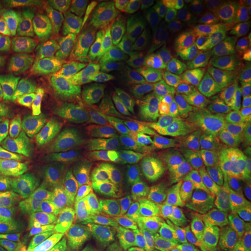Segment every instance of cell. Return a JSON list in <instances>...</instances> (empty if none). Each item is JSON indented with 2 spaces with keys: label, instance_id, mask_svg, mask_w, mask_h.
Listing matches in <instances>:
<instances>
[{
  "label": "cell",
  "instance_id": "21",
  "mask_svg": "<svg viewBox=\"0 0 251 251\" xmlns=\"http://www.w3.org/2000/svg\"><path fill=\"white\" fill-rule=\"evenodd\" d=\"M54 251H106L98 243L81 234H69L59 240Z\"/></svg>",
  "mask_w": 251,
  "mask_h": 251
},
{
  "label": "cell",
  "instance_id": "9",
  "mask_svg": "<svg viewBox=\"0 0 251 251\" xmlns=\"http://www.w3.org/2000/svg\"><path fill=\"white\" fill-rule=\"evenodd\" d=\"M249 205H251V188L233 181H214L194 188L179 211L159 224L201 234L226 224Z\"/></svg>",
  "mask_w": 251,
  "mask_h": 251
},
{
  "label": "cell",
  "instance_id": "24",
  "mask_svg": "<svg viewBox=\"0 0 251 251\" xmlns=\"http://www.w3.org/2000/svg\"><path fill=\"white\" fill-rule=\"evenodd\" d=\"M251 78V56L250 59H249V70H247V82H249V80Z\"/></svg>",
  "mask_w": 251,
  "mask_h": 251
},
{
  "label": "cell",
  "instance_id": "12",
  "mask_svg": "<svg viewBox=\"0 0 251 251\" xmlns=\"http://www.w3.org/2000/svg\"><path fill=\"white\" fill-rule=\"evenodd\" d=\"M9 9L13 17L25 24L59 20H116L128 11L126 3L116 0H17L10 1Z\"/></svg>",
  "mask_w": 251,
  "mask_h": 251
},
{
  "label": "cell",
  "instance_id": "14",
  "mask_svg": "<svg viewBox=\"0 0 251 251\" xmlns=\"http://www.w3.org/2000/svg\"><path fill=\"white\" fill-rule=\"evenodd\" d=\"M212 9L214 1L209 0H148L143 3V14L184 39L201 34Z\"/></svg>",
  "mask_w": 251,
  "mask_h": 251
},
{
  "label": "cell",
  "instance_id": "8",
  "mask_svg": "<svg viewBox=\"0 0 251 251\" xmlns=\"http://www.w3.org/2000/svg\"><path fill=\"white\" fill-rule=\"evenodd\" d=\"M179 147L175 128L162 117H153L127 128L109 140L108 179L163 171V163Z\"/></svg>",
  "mask_w": 251,
  "mask_h": 251
},
{
  "label": "cell",
  "instance_id": "4",
  "mask_svg": "<svg viewBox=\"0 0 251 251\" xmlns=\"http://www.w3.org/2000/svg\"><path fill=\"white\" fill-rule=\"evenodd\" d=\"M103 41L90 23L69 29L62 39V54L49 102L54 109L100 110L103 98L98 78V60Z\"/></svg>",
  "mask_w": 251,
  "mask_h": 251
},
{
  "label": "cell",
  "instance_id": "6",
  "mask_svg": "<svg viewBox=\"0 0 251 251\" xmlns=\"http://www.w3.org/2000/svg\"><path fill=\"white\" fill-rule=\"evenodd\" d=\"M110 134V126L88 110L48 109L34 122L36 151L56 161L94 158L106 145Z\"/></svg>",
  "mask_w": 251,
  "mask_h": 251
},
{
  "label": "cell",
  "instance_id": "7",
  "mask_svg": "<svg viewBox=\"0 0 251 251\" xmlns=\"http://www.w3.org/2000/svg\"><path fill=\"white\" fill-rule=\"evenodd\" d=\"M229 117V105L209 100L181 113L175 131L179 147L165 163L163 171L175 177L194 181L215 156Z\"/></svg>",
  "mask_w": 251,
  "mask_h": 251
},
{
  "label": "cell",
  "instance_id": "13",
  "mask_svg": "<svg viewBox=\"0 0 251 251\" xmlns=\"http://www.w3.org/2000/svg\"><path fill=\"white\" fill-rule=\"evenodd\" d=\"M211 175L233 180L251 175V90L229 113Z\"/></svg>",
  "mask_w": 251,
  "mask_h": 251
},
{
  "label": "cell",
  "instance_id": "17",
  "mask_svg": "<svg viewBox=\"0 0 251 251\" xmlns=\"http://www.w3.org/2000/svg\"><path fill=\"white\" fill-rule=\"evenodd\" d=\"M34 140V122L25 109L0 100V155H23Z\"/></svg>",
  "mask_w": 251,
  "mask_h": 251
},
{
  "label": "cell",
  "instance_id": "10",
  "mask_svg": "<svg viewBox=\"0 0 251 251\" xmlns=\"http://www.w3.org/2000/svg\"><path fill=\"white\" fill-rule=\"evenodd\" d=\"M6 52L17 63L34 106L45 108L60 63L62 39L35 28H27L7 36Z\"/></svg>",
  "mask_w": 251,
  "mask_h": 251
},
{
  "label": "cell",
  "instance_id": "11",
  "mask_svg": "<svg viewBox=\"0 0 251 251\" xmlns=\"http://www.w3.org/2000/svg\"><path fill=\"white\" fill-rule=\"evenodd\" d=\"M144 53L152 66L158 85V97L172 102L177 98L191 63L187 39L158 25L143 14L137 23Z\"/></svg>",
  "mask_w": 251,
  "mask_h": 251
},
{
  "label": "cell",
  "instance_id": "5",
  "mask_svg": "<svg viewBox=\"0 0 251 251\" xmlns=\"http://www.w3.org/2000/svg\"><path fill=\"white\" fill-rule=\"evenodd\" d=\"M249 57L222 44L208 32L191 41L187 98L198 108L209 100L230 103L239 98L247 84Z\"/></svg>",
  "mask_w": 251,
  "mask_h": 251
},
{
  "label": "cell",
  "instance_id": "2",
  "mask_svg": "<svg viewBox=\"0 0 251 251\" xmlns=\"http://www.w3.org/2000/svg\"><path fill=\"white\" fill-rule=\"evenodd\" d=\"M102 183L97 166L82 161H53L32 172L23 198L27 215L46 225L72 219L94 201Z\"/></svg>",
  "mask_w": 251,
  "mask_h": 251
},
{
  "label": "cell",
  "instance_id": "22",
  "mask_svg": "<svg viewBox=\"0 0 251 251\" xmlns=\"http://www.w3.org/2000/svg\"><path fill=\"white\" fill-rule=\"evenodd\" d=\"M14 188H16L14 172L9 168L0 166V202L9 200L14 193Z\"/></svg>",
  "mask_w": 251,
  "mask_h": 251
},
{
  "label": "cell",
  "instance_id": "20",
  "mask_svg": "<svg viewBox=\"0 0 251 251\" xmlns=\"http://www.w3.org/2000/svg\"><path fill=\"white\" fill-rule=\"evenodd\" d=\"M151 251H215L198 236L158 224L151 234Z\"/></svg>",
  "mask_w": 251,
  "mask_h": 251
},
{
  "label": "cell",
  "instance_id": "1",
  "mask_svg": "<svg viewBox=\"0 0 251 251\" xmlns=\"http://www.w3.org/2000/svg\"><path fill=\"white\" fill-rule=\"evenodd\" d=\"M196 184L165 171L106 179L90 218L94 224L119 227L161 222L179 211Z\"/></svg>",
  "mask_w": 251,
  "mask_h": 251
},
{
  "label": "cell",
  "instance_id": "19",
  "mask_svg": "<svg viewBox=\"0 0 251 251\" xmlns=\"http://www.w3.org/2000/svg\"><path fill=\"white\" fill-rule=\"evenodd\" d=\"M0 100L14 108L25 109L34 105L17 63L7 52L0 53Z\"/></svg>",
  "mask_w": 251,
  "mask_h": 251
},
{
  "label": "cell",
  "instance_id": "16",
  "mask_svg": "<svg viewBox=\"0 0 251 251\" xmlns=\"http://www.w3.org/2000/svg\"><path fill=\"white\" fill-rule=\"evenodd\" d=\"M59 230L46 229L36 221L0 225V251H54Z\"/></svg>",
  "mask_w": 251,
  "mask_h": 251
},
{
  "label": "cell",
  "instance_id": "23",
  "mask_svg": "<svg viewBox=\"0 0 251 251\" xmlns=\"http://www.w3.org/2000/svg\"><path fill=\"white\" fill-rule=\"evenodd\" d=\"M4 25H6V14H4L3 6L0 4V36H3L4 34Z\"/></svg>",
  "mask_w": 251,
  "mask_h": 251
},
{
  "label": "cell",
  "instance_id": "18",
  "mask_svg": "<svg viewBox=\"0 0 251 251\" xmlns=\"http://www.w3.org/2000/svg\"><path fill=\"white\" fill-rule=\"evenodd\" d=\"M196 236L215 251H251V205L226 224Z\"/></svg>",
  "mask_w": 251,
  "mask_h": 251
},
{
  "label": "cell",
  "instance_id": "3",
  "mask_svg": "<svg viewBox=\"0 0 251 251\" xmlns=\"http://www.w3.org/2000/svg\"><path fill=\"white\" fill-rule=\"evenodd\" d=\"M98 78L102 98L123 125H135L152 110L158 85L143 48L110 41L99 56Z\"/></svg>",
  "mask_w": 251,
  "mask_h": 251
},
{
  "label": "cell",
  "instance_id": "15",
  "mask_svg": "<svg viewBox=\"0 0 251 251\" xmlns=\"http://www.w3.org/2000/svg\"><path fill=\"white\" fill-rule=\"evenodd\" d=\"M208 34L237 52L251 46V0L214 3Z\"/></svg>",
  "mask_w": 251,
  "mask_h": 251
}]
</instances>
